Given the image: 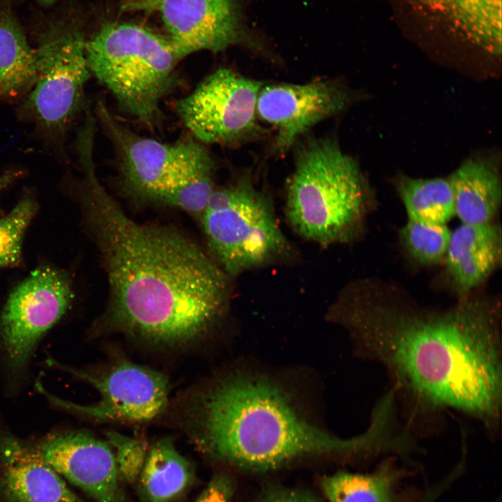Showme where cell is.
Returning <instances> with one entry per match:
<instances>
[{
    "label": "cell",
    "mask_w": 502,
    "mask_h": 502,
    "mask_svg": "<svg viewBox=\"0 0 502 502\" xmlns=\"http://www.w3.org/2000/svg\"><path fill=\"white\" fill-rule=\"evenodd\" d=\"M471 294L453 305H420L379 279L351 281L328 312L361 353L379 363L393 391L424 409H453L496 428L501 402V310Z\"/></svg>",
    "instance_id": "6da1fadb"
},
{
    "label": "cell",
    "mask_w": 502,
    "mask_h": 502,
    "mask_svg": "<svg viewBox=\"0 0 502 502\" xmlns=\"http://www.w3.org/2000/svg\"><path fill=\"white\" fill-rule=\"evenodd\" d=\"M80 202L109 287L96 326L157 346L201 340L223 319L231 277L178 229L129 218L98 179L84 172Z\"/></svg>",
    "instance_id": "7a4b0ae2"
},
{
    "label": "cell",
    "mask_w": 502,
    "mask_h": 502,
    "mask_svg": "<svg viewBox=\"0 0 502 502\" xmlns=\"http://www.w3.org/2000/svg\"><path fill=\"white\" fill-rule=\"evenodd\" d=\"M279 384L233 372L196 393L185 410L189 436L208 459L254 473L304 457L373 458L379 439L370 428L349 439L310 423Z\"/></svg>",
    "instance_id": "3957f363"
},
{
    "label": "cell",
    "mask_w": 502,
    "mask_h": 502,
    "mask_svg": "<svg viewBox=\"0 0 502 502\" xmlns=\"http://www.w3.org/2000/svg\"><path fill=\"white\" fill-rule=\"evenodd\" d=\"M295 146L284 208L290 227L323 247L356 240L373 207L357 162L332 137H310Z\"/></svg>",
    "instance_id": "277c9868"
},
{
    "label": "cell",
    "mask_w": 502,
    "mask_h": 502,
    "mask_svg": "<svg viewBox=\"0 0 502 502\" xmlns=\"http://www.w3.org/2000/svg\"><path fill=\"white\" fill-rule=\"evenodd\" d=\"M84 51L91 74L119 107L153 128L177 80L180 59L169 40L138 24L109 23L85 40Z\"/></svg>",
    "instance_id": "5b68a950"
},
{
    "label": "cell",
    "mask_w": 502,
    "mask_h": 502,
    "mask_svg": "<svg viewBox=\"0 0 502 502\" xmlns=\"http://www.w3.org/2000/svg\"><path fill=\"white\" fill-rule=\"evenodd\" d=\"M199 221L207 252L231 279L294 257L271 197L250 174L215 185Z\"/></svg>",
    "instance_id": "8992f818"
},
{
    "label": "cell",
    "mask_w": 502,
    "mask_h": 502,
    "mask_svg": "<svg viewBox=\"0 0 502 502\" xmlns=\"http://www.w3.org/2000/svg\"><path fill=\"white\" fill-rule=\"evenodd\" d=\"M263 84L229 68H219L179 99L175 110L200 142L242 144L264 133L257 114V98Z\"/></svg>",
    "instance_id": "52a82bcc"
},
{
    "label": "cell",
    "mask_w": 502,
    "mask_h": 502,
    "mask_svg": "<svg viewBox=\"0 0 502 502\" xmlns=\"http://www.w3.org/2000/svg\"><path fill=\"white\" fill-rule=\"evenodd\" d=\"M85 39L77 23L66 17L47 22L34 47L36 77L29 105L44 126L58 128L78 109L91 75Z\"/></svg>",
    "instance_id": "ba28073f"
},
{
    "label": "cell",
    "mask_w": 502,
    "mask_h": 502,
    "mask_svg": "<svg viewBox=\"0 0 502 502\" xmlns=\"http://www.w3.org/2000/svg\"><path fill=\"white\" fill-rule=\"evenodd\" d=\"M71 299L66 277L50 267L36 269L12 291L0 317V345L13 374L25 369L38 340Z\"/></svg>",
    "instance_id": "9c48e42d"
},
{
    "label": "cell",
    "mask_w": 502,
    "mask_h": 502,
    "mask_svg": "<svg viewBox=\"0 0 502 502\" xmlns=\"http://www.w3.org/2000/svg\"><path fill=\"white\" fill-rule=\"evenodd\" d=\"M131 6L160 13L180 60L235 45L259 48L245 26L239 0H137Z\"/></svg>",
    "instance_id": "30bf717a"
},
{
    "label": "cell",
    "mask_w": 502,
    "mask_h": 502,
    "mask_svg": "<svg viewBox=\"0 0 502 502\" xmlns=\"http://www.w3.org/2000/svg\"><path fill=\"white\" fill-rule=\"evenodd\" d=\"M355 100L351 90L335 79L264 84L257 114L260 121L274 128L273 151L282 155L312 127L344 112Z\"/></svg>",
    "instance_id": "8fae6325"
},
{
    "label": "cell",
    "mask_w": 502,
    "mask_h": 502,
    "mask_svg": "<svg viewBox=\"0 0 502 502\" xmlns=\"http://www.w3.org/2000/svg\"><path fill=\"white\" fill-rule=\"evenodd\" d=\"M99 392L100 400L82 406L47 394L54 404L68 411L100 420L144 422L159 416L167 404L169 385L160 372L122 360L102 374L71 370Z\"/></svg>",
    "instance_id": "7c38bea8"
},
{
    "label": "cell",
    "mask_w": 502,
    "mask_h": 502,
    "mask_svg": "<svg viewBox=\"0 0 502 502\" xmlns=\"http://www.w3.org/2000/svg\"><path fill=\"white\" fill-rule=\"evenodd\" d=\"M36 446L63 479L96 502H132L107 442L70 431L50 434Z\"/></svg>",
    "instance_id": "4fadbf2b"
},
{
    "label": "cell",
    "mask_w": 502,
    "mask_h": 502,
    "mask_svg": "<svg viewBox=\"0 0 502 502\" xmlns=\"http://www.w3.org/2000/svg\"><path fill=\"white\" fill-rule=\"evenodd\" d=\"M97 113L117 153L123 187L132 197L154 202L179 164L189 139L164 143L119 122L100 101Z\"/></svg>",
    "instance_id": "5bb4252c"
},
{
    "label": "cell",
    "mask_w": 502,
    "mask_h": 502,
    "mask_svg": "<svg viewBox=\"0 0 502 502\" xmlns=\"http://www.w3.org/2000/svg\"><path fill=\"white\" fill-rule=\"evenodd\" d=\"M0 496L6 502H83L37 446L0 429Z\"/></svg>",
    "instance_id": "9a60e30c"
},
{
    "label": "cell",
    "mask_w": 502,
    "mask_h": 502,
    "mask_svg": "<svg viewBox=\"0 0 502 502\" xmlns=\"http://www.w3.org/2000/svg\"><path fill=\"white\" fill-rule=\"evenodd\" d=\"M446 273L458 297L471 294L501 261V230L492 222L462 223L451 231L444 258Z\"/></svg>",
    "instance_id": "2e32d148"
},
{
    "label": "cell",
    "mask_w": 502,
    "mask_h": 502,
    "mask_svg": "<svg viewBox=\"0 0 502 502\" xmlns=\"http://www.w3.org/2000/svg\"><path fill=\"white\" fill-rule=\"evenodd\" d=\"M494 55L501 52V0H405Z\"/></svg>",
    "instance_id": "e0dca14e"
},
{
    "label": "cell",
    "mask_w": 502,
    "mask_h": 502,
    "mask_svg": "<svg viewBox=\"0 0 502 502\" xmlns=\"http://www.w3.org/2000/svg\"><path fill=\"white\" fill-rule=\"evenodd\" d=\"M388 457L366 473L339 471L324 476L320 486L329 502H412L404 487L408 472Z\"/></svg>",
    "instance_id": "ac0fdd59"
},
{
    "label": "cell",
    "mask_w": 502,
    "mask_h": 502,
    "mask_svg": "<svg viewBox=\"0 0 502 502\" xmlns=\"http://www.w3.org/2000/svg\"><path fill=\"white\" fill-rule=\"evenodd\" d=\"M196 480L193 465L172 439H161L148 450L136 482L142 502H180Z\"/></svg>",
    "instance_id": "d6986e66"
},
{
    "label": "cell",
    "mask_w": 502,
    "mask_h": 502,
    "mask_svg": "<svg viewBox=\"0 0 502 502\" xmlns=\"http://www.w3.org/2000/svg\"><path fill=\"white\" fill-rule=\"evenodd\" d=\"M455 215L464 224L492 222L500 208L501 181L496 169L481 159L464 162L448 178Z\"/></svg>",
    "instance_id": "ffe728a7"
},
{
    "label": "cell",
    "mask_w": 502,
    "mask_h": 502,
    "mask_svg": "<svg viewBox=\"0 0 502 502\" xmlns=\"http://www.w3.org/2000/svg\"><path fill=\"white\" fill-rule=\"evenodd\" d=\"M215 170L206 148L190 139L179 165L154 202L178 208L199 220L215 187Z\"/></svg>",
    "instance_id": "44dd1931"
},
{
    "label": "cell",
    "mask_w": 502,
    "mask_h": 502,
    "mask_svg": "<svg viewBox=\"0 0 502 502\" xmlns=\"http://www.w3.org/2000/svg\"><path fill=\"white\" fill-rule=\"evenodd\" d=\"M36 73L35 49L12 8L0 3V95L15 96L32 86Z\"/></svg>",
    "instance_id": "7402d4cb"
},
{
    "label": "cell",
    "mask_w": 502,
    "mask_h": 502,
    "mask_svg": "<svg viewBox=\"0 0 502 502\" xmlns=\"http://www.w3.org/2000/svg\"><path fill=\"white\" fill-rule=\"evenodd\" d=\"M394 183L408 220L430 225H446L455 215L453 193L448 178H416L401 174Z\"/></svg>",
    "instance_id": "603a6c76"
},
{
    "label": "cell",
    "mask_w": 502,
    "mask_h": 502,
    "mask_svg": "<svg viewBox=\"0 0 502 502\" xmlns=\"http://www.w3.org/2000/svg\"><path fill=\"white\" fill-rule=\"evenodd\" d=\"M451 231L446 225H430L408 220L400 230L402 245L416 262L434 265L443 261Z\"/></svg>",
    "instance_id": "cb8c5ba5"
},
{
    "label": "cell",
    "mask_w": 502,
    "mask_h": 502,
    "mask_svg": "<svg viewBox=\"0 0 502 502\" xmlns=\"http://www.w3.org/2000/svg\"><path fill=\"white\" fill-rule=\"evenodd\" d=\"M35 212L34 202L26 199L0 218V267L15 266L20 261L22 238Z\"/></svg>",
    "instance_id": "d4e9b609"
},
{
    "label": "cell",
    "mask_w": 502,
    "mask_h": 502,
    "mask_svg": "<svg viewBox=\"0 0 502 502\" xmlns=\"http://www.w3.org/2000/svg\"><path fill=\"white\" fill-rule=\"evenodd\" d=\"M107 439L123 481L136 483L148 452L145 442L114 431L107 432Z\"/></svg>",
    "instance_id": "484cf974"
},
{
    "label": "cell",
    "mask_w": 502,
    "mask_h": 502,
    "mask_svg": "<svg viewBox=\"0 0 502 502\" xmlns=\"http://www.w3.org/2000/svg\"><path fill=\"white\" fill-rule=\"evenodd\" d=\"M234 493V482L223 473L215 474L195 502H230Z\"/></svg>",
    "instance_id": "4316f807"
},
{
    "label": "cell",
    "mask_w": 502,
    "mask_h": 502,
    "mask_svg": "<svg viewBox=\"0 0 502 502\" xmlns=\"http://www.w3.org/2000/svg\"><path fill=\"white\" fill-rule=\"evenodd\" d=\"M256 502H321L312 492L301 489L274 487L266 489Z\"/></svg>",
    "instance_id": "83f0119b"
},
{
    "label": "cell",
    "mask_w": 502,
    "mask_h": 502,
    "mask_svg": "<svg viewBox=\"0 0 502 502\" xmlns=\"http://www.w3.org/2000/svg\"><path fill=\"white\" fill-rule=\"evenodd\" d=\"M36 1L45 6H52V5L57 3L60 0H36Z\"/></svg>",
    "instance_id": "f1b7e54d"
},
{
    "label": "cell",
    "mask_w": 502,
    "mask_h": 502,
    "mask_svg": "<svg viewBox=\"0 0 502 502\" xmlns=\"http://www.w3.org/2000/svg\"><path fill=\"white\" fill-rule=\"evenodd\" d=\"M9 178L10 177L6 176L0 178V190L4 186L5 184H6Z\"/></svg>",
    "instance_id": "f546056e"
},
{
    "label": "cell",
    "mask_w": 502,
    "mask_h": 502,
    "mask_svg": "<svg viewBox=\"0 0 502 502\" xmlns=\"http://www.w3.org/2000/svg\"><path fill=\"white\" fill-rule=\"evenodd\" d=\"M0 97H1V95H0Z\"/></svg>",
    "instance_id": "4dcf8cb0"
}]
</instances>
